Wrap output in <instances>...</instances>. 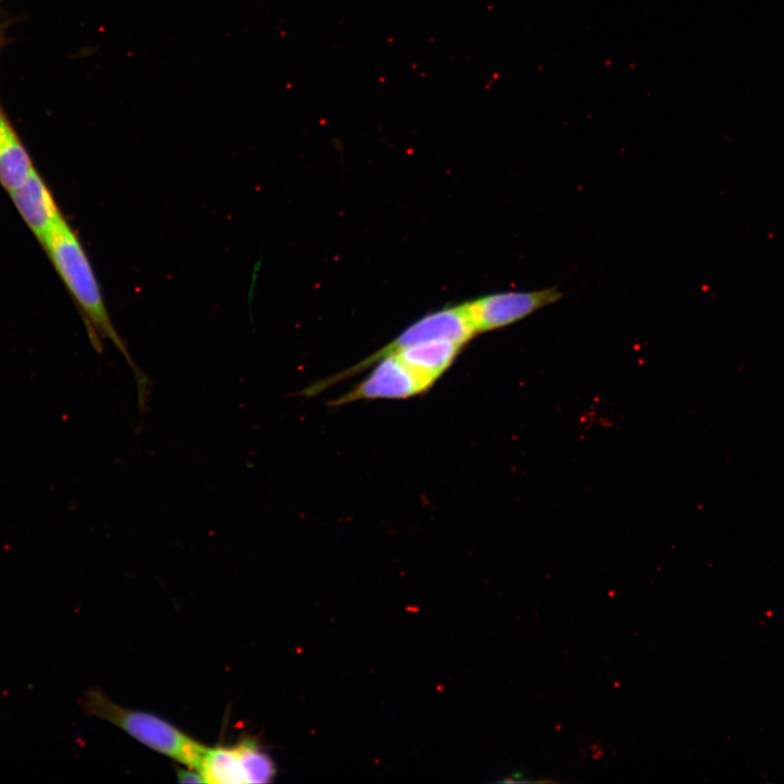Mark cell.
Wrapping results in <instances>:
<instances>
[{
	"label": "cell",
	"instance_id": "obj_1",
	"mask_svg": "<svg viewBox=\"0 0 784 784\" xmlns=\"http://www.w3.org/2000/svg\"><path fill=\"white\" fill-rule=\"evenodd\" d=\"M44 247L50 256L56 270L85 315L95 347L99 350L101 347L100 338H106L114 343L131 365L137 384L138 404L142 409H145L151 390V381L136 368L123 341L118 335L86 253L63 217L52 228L44 243Z\"/></svg>",
	"mask_w": 784,
	"mask_h": 784
},
{
	"label": "cell",
	"instance_id": "obj_2",
	"mask_svg": "<svg viewBox=\"0 0 784 784\" xmlns=\"http://www.w3.org/2000/svg\"><path fill=\"white\" fill-rule=\"evenodd\" d=\"M84 706L89 714L118 726L150 749L189 768H198L206 747L168 721L123 708L99 689L87 694Z\"/></svg>",
	"mask_w": 784,
	"mask_h": 784
},
{
	"label": "cell",
	"instance_id": "obj_3",
	"mask_svg": "<svg viewBox=\"0 0 784 784\" xmlns=\"http://www.w3.org/2000/svg\"><path fill=\"white\" fill-rule=\"evenodd\" d=\"M477 334L465 304L445 307L430 313L411 326L385 346L364 358L359 363L314 382L303 389L306 397H313L339 382L347 380L371 367L381 357L406 346L430 340H451L465 345Z\"/></svg>",
	"mask_w": 784,
	"mask_h": 784
},
{
	"label": "cell",
	"instance_id": "obj_4",
	"mask_svg": "<svg viewBox=\"0 0 784 784\" xmlns=\"http://www.w3.org/2000/svg\"><path fill=\"white\" fill-rule=\"evenodd\" d=\"M556 287L532 291H506L464 303L477 333L513 324L561 299Z\"/></svg>",
	"mask_w": 784,
	"mask_h": 784
},
{
	"label": "cell",
	"instance_id": "obj_5",
	"mask_svg": "<svg viewBox=\"0 0 784 784\" xmlns=\"http://www.w3.org/2000/svg\"><path fill=\"white\" fill-rule=\"evenodd\" d=\"M372 366V370L358 384L332 400L330 405L341 406L363 400L407 399L431 388L395 354L381 357Z\"/></svg>",
	"mask_w": 784,
	"mask_h": 784
},
{
	"label": "cell",
	"instance_id": "obj_6",
	"mask_svg": "<svg viewBox=\"0 0 784 784\" xmlns=\"http://www.w3.org/2000/svg\"><path fill=\"white\" fill-rule=\"evenodd\" d=\"M10 195L29 229L44 245L62 215L36 169L21 186L11 191Z\"/></svg>",
	"mask_w": 784,
	"mask_h": 784
},
{
	"label": "cell",
	"instance_id": "obj_7",
	"mask_svg": "<svg viewBox=\"0 0 784 784\" xmlns=\"http://www.w3.org/2000/svg\"><path fill=\"white\" fill-rule=\"evenodd\" d=\"M464 345L451 340L419 342L394 353L431 387L453 364Z\"/></svg>",
	"mask_w": 784,
	"mask_h": 784
},
{
	"label": "cell",
	"instance_id": "obj_8",
	"mask_svg": "<svg viewBox=\"0 0 784 784\" xmlns=\"http://www.w3.org/2000/svg\"><path fill=\"white\" fill-rule=\"evenodd\" d=\"M33 167L14 128L0 109V183L10 193L30 175Z\"/></svg>",
	"mask_w": 784,
	"mask_h": 784
},
{
	"label": "cell",
	"instance_id": "obj_9",
	"mask_svg": "<svg viewBox=\"0 0 784 784\" xmlns=\"http://www.w3.org/2000/svg\"><path fill=\"white\" fill-rule=\"evenodd\" d=\"M197 770L205 783L247 784L243 758L236 744L206 747Z\"/></svg>",
	"mask_w": 784,
	"mask_h": 784
},
{
	"label": "cell",
	"instance_id": "obj_10",
	"mask_svg": "<svg viewBox=\"0 0 784 784\" xmlns=\"http://www.w3.org/2000/svg\"><path fill=\"white\" fill-rule=\"evenodd\" d=\"M236 745L243 758L246 783L271 782L277 774L275 764L268 752L260 747L258 742L244 737L240 739Z\"/></svg>",
	"mask_w": 784,
	"mask_h": 784
},
{
	"label": "cell",
	"instance_id": "obj_11",
	"mask_svg": "<svg viewBox=\"0 0 784 784\" xmlns=\"http://www.w3.org/2000/svg\"><path fill=\"white\" fill-rule=\"evenodd\" d=\"M176 776L181 783H205L197 769H176Z\"/></svg>",
	"mask_w": 784,
	"mask_h": 784
}]
</instances>
